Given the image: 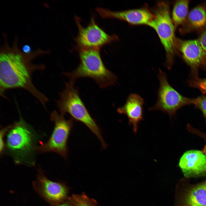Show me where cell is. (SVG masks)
<instances>
[{
  "label": "cell",
  "instance_id": "obj_9",
  "mask_svg": "<svg viewBox=\"0 0 206 206\" xmlns=\"http://www.w3.org/2000/svg\"><path fill=\"white\" fill-rule=\"evenodd\" d=\"M177 48L190 68V78L199 77L200 68L206 71V52L198 39L184 40L176 38Z\"/></svg>",
  "mask_w": 206,
  "mask_h": 206
},
{
  "label": "cell",
  "instance_id": "obj_8",
  "mask_svg": "<svg viewBox=\"0 0 206 206\" xmlns=\"http://www.w3.org/2000/svg\"><path fill=\"white\" fill-rule=\"evenodd\" d=\"M75 19L78 29V33L75 39L78 49L83 48L100 47L117 40L115 35L107 33L96 23L94 16H92L88 25L84 27L81 24L80 19L75 16Z\"/></svg>",
  "mask_w": 206,
  "mask_h": 206
},
{
  "label": "cell",
  "instance_id": "obj_3",
  "mask_svg": "<svg viewBox=\"0 0 206 206\" xmlns=\"http://www.w3.org/2000/svg\"><path fill=\"white\" fill-rule=\"evenodd\" d=\"M36 137L35 131L20 114L19 120L12 124L8 131L6 142L8 152L16 163L34 165Z\"/></svg>",
  "mask_w": 206,
  "mask_h": 206
},
{
  "label": "cell",
  "instance_id": "obj_6",
  "mask_svg": "<svg viewBox=\"0 0 206 206\" xmlns=\"http://www.w3.org/2000/svg\"><path fill=\"white\" fill-rule=\"evenodd\" d=\"M50 119L55 124L52 134L46 142L36 146L35 150L40 153L54 152L66 159L67 141L73 125L74 119L71 117L66 119L64 115L54 110L50 114Z\"/></svg>",
  "mask_w": 206,
  "mask_h": 206
},
{
  "label": "cell",
  "instance_id": "obj_16",
  "mask_svg": "<svg viewBox=\"0 0 206 206\" xmlns=\"http://www.w3.org/2000/svg\"><path fill=\"white\" fill-rule=\"evenodd\" d=\"M190 1L179 0L175 2L171 18L176 29L185 22L188 14Z\"/></svg>",
  "mask_w": 206,
  "mask_h": 206
},
{
  "label": "cell",
  "instance_id": "obj_18",
  "mask_svg": "<svg viewBox=\"0 0 206 206\" xmlns=\"http://www.w3.org/2000/svg\"><path fill=\"white\" fill-rule=\"evenodd\" d=\"M188 82L190 87L199 89L203 94L206 95V78H190Z\"/></svg>",
  "mask_w": 206,
  "mask_h": 206
},
{
  "label": "cell",
  "instance_id": "obj_5",
  "mask_svg": "<svg viewBox=\"0 0 206 206\" xmlns=\"http://www.w3.org/2000/svg\"><path fill=\"white\" fill-rule=\"evenodd\" d=\"M153 17L148 25L157 33L165 51L166 67L170 70L176 55H180L176 45V29L171 15L169 3L162 1L157 5Z\"/></svg>",
  "mask_w": 206,
  "mask_h": 206
},
{
  "label": "cell",
  "instance_id": "obj_13",
  "mask_svg": "<svg viewBox=\"0 0 206 206\" xmlns=\"http://www.w3.org/2000/svg\"><path fill=\"white\" fill-rule=\"evenodd\" d=\"M144 104V100L140 96L131 93L128 97L124 104L117 109L118 113L125 114L127 117L128 123L132 126L135 133L137 132L139 123L143 120Z\"/></svg>",
  "mask_w": 206,
  "mask_h": 206
},
{
  "label": "cell",
  "instance_id": "obj_11",
  "mask_svg": "<svg viewBox=\"0 0 206 206\" xmlns=\"http://www.w3.org/2000/svg\"><path fill=\"white\" fill-rule=\"evenodd\" d=\"M96 10L103 18H115L125 21L132 25H146L152 19L154 15L146 9H139L121 11H113L98 7Z\"/></svg>",
  "mask_w": 206,
  "mask_h": 206
},
{
  "label": "cell",
  "instance_id": "obj_15",
  "mask_svg": "<svg viewBox=\"0 0 206 206\" xmlns=\"http://www.w3.org/2000/svg\"><path fill=\"white\" fill-rule=\"evenodd\" d=\"M185 203L186 206H206V181L191 189Z\"/></svg>",
  "mask_w": 206,
  "mask_h": 206
},
{
  "label": "cell",
  "instance_id": "obj_24",
  "mask_svg": "<svg viewBox=\"0 0 206 206\" xmlns=\"http://www.w3.org/2000/svg\"><path fill=\"white\" fill-rule=\"evenodd\" d=\"M202 151L206 155V144L204 146V148Z\"/></svg>",
  "mask_w": 206,
  "mask_h": 206
},
{
  "label": "cell",
  "instance_id": "obj_17",
  "mask_svg": "<svg viewBox=\"0 0 206 206\" xmlns=\"http://www.w3.org/2000/svg\"><path fill=\"white\" fill-rule=\"evenodd\" d=\"M68 199L72 206H97L94 199L90 198L84 193L73 194Z\"/></svg>",
  "mask_w": 206,
  "mask_h": 206
},
{
  "label": "cell",
  "instance_id": "obj_10",
  "mask_svg": "<svg viewBox=\"0 0 206 206\" xmlns=\"http://www.w3.org/2000/svg\"><path fill=\"white\" fill-rule=\"evenodd\" d=\"M35 191L51 205L54 206L66 200L68 188L63 183L54 182L48 179L40 169L33 183Z\"/></svg>",
  "mask_w": 206,
  "mask_h": 206
},
{
  "label": "cell",
  "instance_id": "obj_23",
  "mask_svg": "<svg viewBox=\"0 0 206 206\" xmlns=\"http://www.w3.org/2000/svg\"><path fill=\"white\" fill-rule=\"evenodd\" d=\"M53 206H72L71 204L68 199L63 202Z\"/></svg>",
  "mask_w": 206,
  "mask_h": 206
},
{
  "label": "cell",
  "instance_id": "obj_21",
  "mask_svg": "<svg viewBox=\"0 0 206 206\" xmlns=\"http://www.w3.org/2000/svg\"><path fill=\"white\" fill-rule=\"evenodd\" d=\"M199 40L201 45L206 52V27L198 33Z\"/></svg>",
  "mask_w": 206,
  "mask_h": 206
},
{
  "label": "cell",
  "instance_id": "obj_12",
  "mask_svg": "<svg viewBox=\"0 0 206 206\" xmlns=\"http://www.w3.org/2000/svg\"><path fill=\"white\" fill-rule=\"evenodd\" d=\"M179 166L186 177L203 174L206 173V155L199 150L187 151L180 159Z\"/></svg>",
  "mask_w": 206,
  "mask_h": 206
},
{
  "label": "cell",
  "instance_id": "obj_7",
  "mask_svg": "<svg viewBox=\"0 0 206 206\" xmlns=\"http://www.w3.org/2000/svg\"><path fill=\"white\" fill-rule=\"evenodd\" d=\"M157 77L160 83L157 100L154 106L148 108L149 110H159L171 117L183 107L193 104V98L184 96L176 90L168 82L166 74L160 69Z\"/></svg>",
  "mask_w": 206,
  "mask_h": 206
},
{
  "label": "cell",
  "instance_id": "obj_22",
  "mask_svg": "<svg viewBox=\"0 0 206 206\" xmlns=\"http://www.w3.org/2000/svg\"><path fill=\"white\" fill-rule=\"evenodd\" d=\"M22 51L24 53L26 54H29L32 52L31 51L30 46L28 45H25L23 46Z\"/></svg>",
  "mask_w": 206,
  "mask_h": 206
},
{
  "label": "cell",
  "instance_id": "obj_4",
  "mask_svg": "<svg viewBox=\"0 0 206 206\" xmlns=\"http://www.w3.org/2000/svg\"><path fill=\"white\" fill-rule=\"evenodd\" d=\"M75 81L69 80L65 83V87L60 93L56 105L60 114L68 113L74 119L84 124L95 134L100 141L102 148L107 144L102 136L100 130L82 100L78 90L74 86Z\"/></svg>",
  "mask_w": 206,
  "mask_h": 206
},
{
  "label": "cell",
  "instance_id": "obj_19",
  "mask_svg": "<svg viewBox=\"0 0 206 206\" xmlns=\"http://www.w3.org/2000/svg\"><path fill=\"white\" fill-rule=\"evenodd\" d=\"M193 105L202 112L206 122V95L203 94L193 98Z\"/></svg>",
  "mask_w": 206,
  "mask_h": 206
},
{
  "label": "cell",
  "instance_id": "obj_1",
  "mask_svg": "<svg viewBox=\"0 0 206 206\" xmlns=\"http://www.w3.org/2000/svg\"><path fill=\"white\" fill-rule=\"evenodd\" d=\"M5 43L0 51V95L5 97V91L9 89L20 88L29 92L45 109L49 100L33 84L32 75L36 70H43L44 64L32 63V61L41 55L48 54V50L38 48L29 54L19 48L17 37L12 46L8 44L7 37L4 35Z\"/></svg>",
  "mask_w": 206,
  "mask_h": 206
},
{
  "label": "cell",
  "instance_id": "obj_20",
  "mask_svg": "<svg viewBox=\"0 0 206 206\" xmlns=\"http://www.w3.org/2000/svg\"><path fill=\"white\" fill-rule=\"evenodd\" d=\"M12 124L1 129L0 132V153L1 155L3 153L5 148V144L4 141L5 136L7 131L11 128Z\"/></svg>",
  "mask_w": 206,
  "mask_h": 206
},
{
  "label": "cell",
  "instance_id": "obj_2",
  "mask_svg": "<svg viewBox=\"0 0 206 206\" xmlns=\"http://www.w3.org/2000/svg\"><path fill=\"white\" fill-rule=\"evenodd\" d=\"M78 49L80 62L78 66L73 71L64 73L70 80L75 81L80 78H90L102 88L116 84L117 77L105 66L100 56V48Z\"/></svg>",
  "mask_w": 206,
  "mask_h": 206
},
{
  "label": "cell",
  "instance_id": "obj_14",
  "mask_svg": "<svg viewBox=\"0 0 206 206\" xmlns=\"http://www.w3.org/2000/svg\"><path fill=\"white\" fill-rule=\"evenodd\" d=\"M206 27V2L199 4L189 11L186 19L179 29L181 34L199 33Z\"/></svg>",
  "mask_w": 206,
  "mask_h": 206
}]
</instances>
